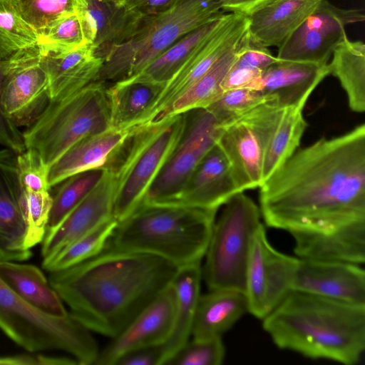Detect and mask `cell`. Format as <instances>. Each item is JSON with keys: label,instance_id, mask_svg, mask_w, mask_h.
Listing matches in <instances>:
<instances>
[{"label": "cell", "instance_id": "20", "mask_svg": "<svg viewBox=\"0 0 365 365\" xmlns=\"http://www.w3.org/2000/svg\"><path fill=\"white\" fill-rule=\"evenodd\" d=\"M17 155L6 148L0 150V256L2 260L22 262L31 257V252L25 246Z\"/></svg>", "mask_w": 365, "mask_h": 365}, {"label": "cell", "instance_id": "7", "mask_svg": "<svg viewBox=\"0 0 365 365\" xmlns=\"http://www.w3.org/2000/svg\"><path fill=\"white\" fill-rule=\"evenodd\" d=\"M108 84L93 81L59 101H50L23 133L26 149L36 150L49 168L81 138L111 128Z\"/></svg>", "mask_w": 365, "mask_h": 365}, {"label": "cell", "instance_id": "22", "mask_svg": "<svg viewBox=\"0 0 365 365\" xmlns=\"http://www.w3.org/2000/svg\"><path fill=\"white\" fill-rule=\"evenodd\" d=\"M41 61L47 73L51 101L62 100L94 81L103 63L91 43L42 53Z\"/></svg>", "mask_w": 365, "mask_h": 365}, {"label": "cell", "instance_id": "16", "mask_svg": "<svg viewBox=\"0 0 365 365\" xmlns=\"http://www.w3.org/2000/svg\"><path fill=\"white\" fill-rule=\"evenodd\" d=\"M360 265L345 261L298 257L292 291L365 305V272Z\"/></svg>", "mask_w": 365, "mask_h": 365}, {"label": "cell", "instance_id": "35", "mask_svg": "<svg viewBox=\"0 0 365 365\" xmlns=\"http://www.w3.org/2000/svg\"><path fill=\"white\" fill-rule=\"evenodd\" d=\"M118 221L112 217L98 227L74 240L48 261L42 267L48 272L64 269L89 259L106 247Z\"/></svg>", "mask_w": 365, "mask_h": 365}, {"label": "cell", "instance_id": "43", "mask_svg": "<svg viewBox=\"0 0 365 365\" xmlns=\"http://www.w3.org/2000/svg\"><path fill=\"white\" fill-rule=\"evenodd\" d=\"M29 58L16 61H0V145L17 153H22L26 150L23 133L4 112L1 101V90L3 83L9 72L16 65Z\"/></svg>", "mask_w": 365, "mask_h": 365}, {"label": "cell", "instance_id": "30", "mask_svg": "<svg viewBox=\"0 0 365 365\" xmlns=\"http://www.w3.org/2000/svg\"><path fill=\"white\" fill-rule=\"evenodd\" d=\"M250 42L249 30L172 105L168 118L194 108H205L222 93V83L240 53Z\"/></svg>", "mask_w": 365, "mask_h": 365}, {"label": "cell", "instance_id": "41", "mask_svg": "<svg viewBox=\"0 0 365 365\" xmlns=\"http://www.w3.org/2000/svg\"><path fill=\"white\" fill-rule=\"evenodd\" d=\"M225 356L222 337L193 339L188 341L167 365H220Z\"/></svg>", "mask_w": 365, "mask_h": 365}, {"label": "cell", "instance_id": "10", "mask_svg": "<svg viewBox=\"0 0 365 365\" xmlns=\"http://www.w3.org/2000/svg\"><path fill=\"white\" fill-rule=\"evenodd\" d=\"M285 108L269 101L222 127L217 144L229 161L240 192L263 184L265 151Z\"/></svg>", "mask_w": 365, "mask_h": 365}, {"label": "cell", "instance_id": "40", "mask_svg": "<svg viewBox=\"0 0 365 365\" xmlns=\"http://www.w3.org/2000/svg\"><path fill=\"white\" fill-rule=\"evenodd\" d=\"M22 190L21 210L26 224L25 246L31 250L42 242L44 238L53 197L49 191Z\"/></svg>", "mask_w": 365, "mask_h": 365}, {"label": "cell", "instance_id": "49", "mask_svg": "<svg viewBox=\"0 0 365 365\" xmlns=\"http://www.w3.org/2000/svg\"><path fill=\"white\" fill-rule=\"evenodd\" d=\"M0 259H1V256H0Z\"/></svg>", "mask_w": 365, "mask_h": 365}, {"label": "cell", "instance_id": "6", "mask_svg": "<svg viewBox=\"0 0 365 365\" xmlns=\"http://www.w3.org/2000/svg\"><path fill=\"white\" fill-rule=\"evenodd\" d=\"M182 126V113L160 123L134 126L110 155L103 168L117 180L113 217L118 222L142 202L176 143Z\"/></svg>", "mask_w": 365, "mask_h": 365}, {"label": "cell", "instance_id": "47", "mask_svg": "<svg viewBox=\"0 0 365 365\" xmlns=\"http://www.w3.org/2000/svg\"><path fill=\"white\" fill-rule=\"evenodd\" d=\"M0 365H39L38 354L0 356Z\"/></svg>", "mask_w": 365, "mask_h": 365}, {"label": "cell", "instance_id": "29", "mask_svg": "<svg viewBox=\"0 0 365 365\" xmlns=\"http://www.w3.org/2000/svg\"><path fill=\"white\" fill-rule=\"evenodd\" d=\"M0 278L20 297L53 316L68 314L58 293L36 266L0 259Z\"/></svg>", "mask_w": 365, "mask_h": 365}, {"label": "cell", "instance_id": "48", "mask_svg": "<svg viewBox=\"0 0 365 365\" xmlns=\"http://www.w3.org/2000/svg\"><path fill=\"white\" fill-rule=\"evenodd\" d=\"M118 5L123 6L127 0H108Z\"/></svg>", "mask_w": 365, "mask_h": 365}, {"label": "cell", "instance_id": "13", "mask_svg": "<svg viewBox=\"0 0 365 365\" xmlns=\"http://www.w3.org/2000/svg\"><path fill=\"white\" fill-rule=\"evenodd\" d=\"M363 10L343 9L322 0L312 14L279 46L280 60L328 63L346 38V25L362 22Z\"/></svg>", "mask_w": 365, "mask_h": 365}, {"label": "cell", "instance_id": "12", "mask_svg": "<svg viewBox=\"0 0 365 365\" xmlns=\"http://www.w3.org/2000/svg\"><path fill=\"white\" fill-rule=\"evenodd\" d=\"M298 257L279 252L270 244L263 224L252 239L245 293L248 312L257 319L269 315L292 291Z\"/></svg>", "mask_w": 365, "mask_h": 365}, {"label": "cell", "instance_id": "38", "mask_svg": "<svg viewBox=\"0 0 365 365\" xmlns=\"http://www.w3.org/2000/svg\"><path fill=\"white\" fill-rule=\"evenodd\" d=\"M272 100L253 89L240 88L223 91L205 109L220 127H224L259 105Z\"/></svg>", "mask_w": 365, "mask_h": 365}, {"label": "cell", "instance_id": "21", "mask_svg": "<svg viewBox=\"0 0 365 365\" xmlns=\"http://www.w3.org/2000/svg\"><path fill=\"white\" fill-rule=\"evenodd\" d=\"M238 192L229 161L216 143L198 163L178 197L169 204L217 210Z\"/></svg>", "mask_w": 365, "mask_h": 365}, {"label": "cell", "instance_id": "46", "mask_svg": "<svg viewBox=\"0 0 365 365\" xmlns=\"http://www.w3.org/2000/svg\"><path fill=\"white\" fill-rule=\"evenodd\" d=\"M274 0H221L222 10L249 17L253 13Z\"/></svg>", "mask_w": 365, "mask_h": 365}, {"label": "cell", "instance_id": "42", "mask_svg": "<svg viewBox=\"0 0 365 365\" xmlns=\"http://www.w3.org/2000/svg\"><path fill=\"white\" fill-rule=\"evenodd\" d=\"M17 172L21 188L31 192L48 191V167L34 150L17 155Z\"/></svg>", "mask_w": 365, "mask_h": 365}, {"label": "cell", "instance_id": "23", "mask_svg": "<svg viewBox=\"0 0 365 365\" xmlns=\"http://www.w3.org/2000/svg\"><path fill=\"white\" fill-rule=\"evenodd\" d=\"M77 11L96 55L103 61L110 50L125 40L140 21L123 6L108 0H80Z\"/></svg>", "mask_w": 365, "mask_h": 365}, {"label": "cell", "instance_id": "19", "mask_svg": "<svg viewBox=\"0 0 365 365\" xmlns=\"http://www.w3.org/2000/svg\"><path fill=\"white\" fill-rule=\"evenodd\" d=\"M329 74L328 63L279 59L247 87L284 107L303 109L310 94Z\"/></svg>", "mask_w": 365, "mask_h": 365}, {"label": "cell", "instance_id": "39", "mask_svg": "<svg viewBox=\"0 0 365 365\" xmlns=\"http://www.w3.org/2000/svg\"><path fill=\"white\" fill-rule=\"evenodd\" d=\"M20 17L39 36L58 18L78 10L80 0H11Z\"/></svg>", "mask_w": 365, "mask_h": 365}, {"label": "cell", "instance_id": "1", "mask_svg": "<svg viewBox=\"0 0 365 365\" xmlns=\"http://www.w3.org/2000/svg\"><path fill=\"white\" fill-rule=\"evenodd\" d=\"M265 224L299 258L365 261V125L294 154L260 187Z\"/></svg>", "mask_w": 365, "mask_h": 365}, {"label": "cell", "instance_id": "18", "mask_svg": "<svg viewBox=\"0 0 365 365\" xmlns=\"http://www.w3.org/2000/svg\"><path fill=\"white\" fill-rule=\"evenodd\" d=\"M51 101L48 80L41 55L14 67L1 90L4 113L18 128L31 125Z\"/></svg>", "mask_w": 365, "mask_h": 365}, {"label": "cell", "instance_id": "24", "mask_svg": "<svg viewBox=\"0 0 365 365\" xmlns=\"http://www.w3.org/2000/svg\"><path fill=\"white\" fill-rule=\"evenodd\" d=\"M130 129L110 128L87 135L71 145L48 168L49 188L76 173L103 168L108 159L128 135Z\"/></svg>", "mask_w": 365, "mask_h": 365}, {"label": "cell", "instance_id": "25", "mask_svg": "<svg viewBox=\"0 0 365 365\" xmlns=\"http://www.w3.org/2000/svg\"><path fill=\"white\" fill-rule=\"evenodd\" d=\"M322 0H274L249 19L250 38L264 46H279Z\"/></svg>", "mask_w": 365, "mask_h": 365}, {"label": "cell", "instance_id": "17", "mask_svg": "<svg viewBox=\"0 0 365 365\" xmlns=\"http://www.w3.org/2000/svg\"><path fill=\"white\" fill-rule=\"evenodd\" d=\"M117 180L107 170L90 193L42 241V262L113 217Z\"/></svg>", "mask_w": 365, "mask_h": 365}, {"label": "cell", "instance_id": "37", "mask_svg": "<svg viewBox=\"0 0 365 365\" xmlns=\"http://www.w3.org/2000/svg\"><path fill=\"white\" fill-rule=\"evenodd\" d=\"M91 43L78 11L52 22L39 36L41 54L68 51Z\"/></svg>", "mask_w": 365, "mask_h": 365}, {"label": "cell", "instance_id": "9", "mask_svg": "<svg viewBox=\"0 0 365 365\" xmlns=\"http://www.w3.org/2000/svg\"><path fill=\"white\" fill-rule=\"evenodd\" d=\"M215 221L202 267L209 289L245 292L246 273L255 233L262 224L259 207L244 192L232 196Z\"/></svg>", "mask_w": 365, "mask_h": 365}, {"label": "cell", "instance_id": "3", "mask_svg": "<svg viewBox=\"0 0 365 365\" xmlns=\"http://www.w3.org/2000/svg\"><path fill=\"white\" fill-rule=\"evenodd\" d=\"M262 321L278 348L309 359L354 365L365 351V305L291 291Z\"/></svg>", "mask_w": 365, "mask_h": 365}, {"label": "cell", "instance_id": "44", "mask_svg": "<svg viewBox=\"0 0 365 365\" xmlns=\"http://www.w3.org/2000/svg\"><path fill=\"white\" fill-rule=\"evenodd\" d=\"M181 0H127L125 9L139 19L163 14L175 7Z\"/></svg>", "mask_w": 365, "mask_h": 365}, {"label": "cell", "instance_id": "28", "mask_svg": "<svg viewBox=\"0 0 365 365\" xmlns=\"http://www.w3.org/2000/svg\"><path fill=\"white\" fill-rule=\"evenodd\" d=\"M202 279L201 262L178 267L171 285L175 293V315L173 331L161 345V365L166 364L188 341L200 295Z\"/></svg>", "mask_w": 365, "mask_h": 365}, {"label": "cell", "instance_id": "14", "mask_svg": "<svg viewBox=\"0 0 365 365\" xmlns=\"http://www.w3.org/2000/svg\"><path fill=\"white\" fill-rule=\"evenodd\" d=\"M248 17L226 13L220 25L167 83L160 97L143 124H157L168 118L170 107L248 29Z\"/></svg>", "mask_w": 365, "mask_h": 365}, {"label": "cell", "instance_id": "33", "mask_svg": "<svg viewBox=\"0 0 365 365\" xmlns=\"http://www.w3.org/2000/svg\"><path fill=\"white\" fill-rule=\"evenodd\" d=\"M40 54L37 33L20 17L11 0H0V59L14 61Z\"/></svg>", "mask_w": 365, "mask_h": 365}, {"label": "cell", "instance_id": "34", "mask_svg": "<svg viewBox=\"0 0 365 365\" xmlns=\"http://www.w3.org/2000/svg\"><path fill=\"white\" fill-rule=\"evenodd\" d=\"M302 110L297 107L284 109L265 151L263 183L297 150L307 125Z\"/></svg>", "mask_w": 365, "mask_h": 365}, {"label": "cell", "instance_id": "8", "mask_svg": "<svg viewBox=\"0 0 365 365\" xmlns=\"http://www.w3.org/2000/svg\"><path fill=\"white\" fill-rule=\"evenodd\" d=\"M0 329L29 352L62 351L80 365L95 364L100 349L88 328L68 312L51 315L16 294L0 278Z\"/></svg>", "mask_w": 365, "mask_h": 365}, {"label": "cell", "instance_id": "4", "mask_svg": "<svg viewBox=\"0 0 365 365\" xmlns=\"http://www.w3.org/2000/svg\"><path fill=\"white\" fill-rule=\"evenodd\" d=\"M217 211L141 202L118 222L106 248L156 255L178 267L201 262Z\"/></svg>", "mask_w": 365, "mask_h": 365}, {"label": "cell", "instance_id": "31", "mask_svg": "<svg viewBox=\"0 0 365 365\" xmlns=\"http://www.w3.org/2000/svg\"><path fill=\"white\" fill-rule=\"evenodd\" d=\"M328 63L329 74L336 77L344 89L350 108L365 110V45L348 37L333 51Z\"/></svg>", "mask_w": 365, "mask_h": 365}, {"label": "cell", "instance_id": "27", "mask_svg": "<svg viewBox=\"0 0 365 365\" xmlns=\"http://www.w3.org/2000/svg\"><path fill=\"white\" fill-rule=\"evenodd\" d=\"M247 312L245 292L210 289L199 297L191 336L193 339L222 337Z\"/></svg>", "mask_w": 365, "mask_h": 365}, {"label": "cell", "instance_id": "36", "mask_svg": "<svg viewBox=\"0 0 365 365\" xmlns=\"http://www.w3.org/2000/svg\"><path fill=\"white\" fill-rule=\"evenodd\" d=\"M105 170L103 168L88 170L73 175L61 182L63 184L52 196V206L46 232L56 228L90 193Z\"/></svg>", "mask_w": 365, "mask_h": 365}, {"label": "cell", "instance_id": "5", "mask_svg": "<svg viewBox=\"0 0 365 365\" xmlns=\"http://www.w3.org/2000/svg\"><path fill=\"white\" fill-rule=\"evenodd\" d=\"M224 13L217 0H181L168 11L141 19L110 50L94 81L110 84L137 75L182 36Z\"/></svg>", "mask_w": 365, "mask_h": 365}, {"label": "cell", "instance_id": "45", "mask_svg": "<svg viewBox=\"0 0 365 365\" xmlns=\"http://www.w3.org/2000/svg\"><path fill=\"white\" fill-rule=\"evenodd\" d=\"M161 345L131 351L118 359L115 365H161Z\"/></svg>", "mask_w": 365, "mask_h": 365}, {"label": "cell", "instance_id": "32", "mask_svg": "<svg viewBox=\"0 0 365 365\" xmlns=\"http://www.w3.org/2000/svg\"><path fill=\"white\" fill-rule=\"evenodd\" d=\"M226 13L210 20L182 36L135 75L141 80L167 83L220 25Z\"/></svg>", "mask_w": 365, "mask_h": 365}, {"label": "cell", "instance_id": "2", "mask_svg": "<svg viewBox=\"0 0 365 365\" xmlns=\"http://www.w3.org/2000/svg\"><path fill=\"white\" fill-rule=\"evenodd\" d=\"M178 267L156 255L106 248L48 282L69 314L90 331L113 338L172 282Z\"/></svg>", "mask_w": 365, "mask_h": 365}, {"label": "cell", "instance_id": "15", "mask_svg": "<svg viewBox=\"0 0 365 365\" xmlns=\"http://www.w3.org/2000/svg\"><path fill=\"white\" fill-rule=\"evenodd\" d=\"M175 315V293L170 284L100 350L95 365H115L131 351L163 344L173 331Z\"/></svg>", "mask_w": 365, "mask_h": 365}, {"label": "cell", "instance_id": "26", "mask_svg": "<svg viewBox=\"0 0 365 365\" xmlns=\"http://www.w3.org/2000/svg\"><path fill=\"white\" fill-rule=\"evenodd\" d=\"M165 86L135 76L108 84L111 128L126 130L143 124Z\"/></svg>", "mask_w": 365, "mask_h": 365}, {"label": "cell", "instance_id": "11", "mask_svg": "<svg viewBox=\"0 0 365 365\" xmlns=\"http://www.w3.org/2000/svg\"><path fill=\"white\" fill-rule=\"evenodd\" d=\"M182 113L180 135L142 202L170 203L175 200L198 163L217 143L222 127L208 110L194 108Z\"/></svg>", "mask_w": 365, "mask_h": 365}]
</instances>
